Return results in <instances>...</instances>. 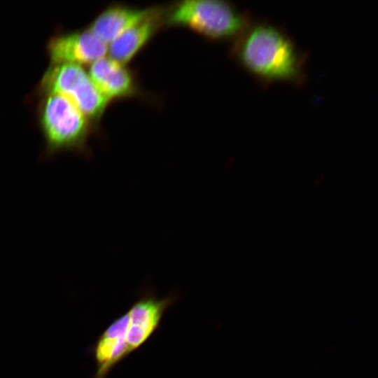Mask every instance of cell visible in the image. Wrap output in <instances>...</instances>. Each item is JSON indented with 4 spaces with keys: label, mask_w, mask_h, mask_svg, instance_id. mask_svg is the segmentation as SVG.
<instances>
[{
    "label": "cell",
    "mask_w": 378,
    "mask_h": 378,
    "mask_svg": "<svg viewBox=\"0 0 378 378\" xmlns=\"http://www.w3.org/2000/svg\"><path fill=\"white\" fill-rule=\"evenodd\" d=\"M234 60L260 85L300 87L307 80L308 55L281 27L253 20L231 49Z\"/></svg>",
    "instance_id": "6da1fadb"
},
{
    "label": "cell",
    "mask_w": 378,
    "mask_h": 378,
    "mask_svg": "<svg viewBox=\"0 0 378 378\" xmlns=\"http://www.w3.org/2000/svg\"><path fill=\"white\" fill-rule=\"evenodd\" d=\"M36 119L45 142L43 159L66 151L86 157L90 155L88 141L92 123L64 96H40Z\"/></svg>",
    "instance_id": "7a4b0ae2"
},
{
    "label": "cell",
    "mask_w": 378,
    "mask_h": 378,
    "mask_svg": "<svg viewBox=\"0 0 378 378\" xmlns=\"http://www.w3.org/2000/svg\"><path fill=\"white\" fill-rule=\"evenodd\" d=\"M253 20L248 11L227 1L186 0L172 6L164 22L189 28L211 40L234 41Z\"/></svg>",
    "instance_id": "3957f363"
},
{
    "label": "cell",
    "mask_w": 378,
    "mask_h": 378,
    "mask_svg": "<svg viewBox=\"0 0 378 378\" xmlns=\"http://www.w3.org/2000/svg\"><path fill=\"white\" fill-rule=\"evenodd\" d=\"M36 94H59L69 99L92 123L102 117L109 102L83 67L75 64L50 65L38 83Z\"/></svg>",
    "instance_id": "277c9868"
},
{
    "label": "cell",
    "mask_w": 378,
    "mask_h": 378,
    "mask_svg": "<svg viewBox=\"0 0 378 378\" xmlns=\"http://www.w3.org/2000/svg\"><path fill=\"white\" fill-rule=\"evenodd\" d=\"M107 50V44L88 29L56 33L46 45L50 65L91 64L104 57Z\"/></svg>",
    "instance_id": "5b68a950"
},
{
    "label": "cell",
    "mask_w": 378,
    "mask_h": 378,
    "mask_svg": "<svg viewBox=\"0 0 378 378\" xmlns=\"http://www.w3.org/2000/svg\"><path fill=\"white\" fill-rule=\"evenodd\" d=\"M175 301L174 295L158 298L146 295L127 311L126 341L130 354L143 345L160 326L167 309Z\"/></svg>",
    "instance_id": "8992f818"
},
{
    "label": "cell",
    "mask_w": 378,
    "mask_h": 378,
    "mask_svg": "<svg viewBox=\"0 0 378 378\" xmlns=\"http://www.w3.org/2000/svg\"><path fill=\"white\" fill-rule=\"evenodd\" d=\"M88 74L108 102L132 97L137 92L136 83L132 71L125 64L110 57H104L92 63Z\"/></svg>",
    "instance_id": "52a82bcc"
},
{
    "label": "cell",
    "mask_w": 378,
    "mask_h": 378,
    "mask_svg": "<svg viewBox=\"0 0 378 378\" xmlns=\"http://www.w3.org/2000/svg\"><path fill=\"white\" fill-rule=\"evenodd\" d=\"M128 314L113 321L100 335L92 352L96 364L93 378H106L110 371L130 354L126 335Z\"/></svg>",
    "instance_id": "ba28073f"
},
{
    "label": "cell",
    "mask_w": 378,
    "mask_h": 378,
    "mask_svg": "<svg viewBox=\"0 0 378 378\" xmlns=\"http://www.w3.org/2000/svg\"><path fill=\"white\" fill-rule=\"evenodd\" d=\"M157 8L109 6L93 20L88 29L105 43H110L127 29L149 17Z\"/></svg>",
    "instance_id": "9c48e42d"
},
{
    "label": "cell",
    "mask_w": 378,
    "mask_h": 378,
    "mask_svg": "<svg viewBox=\"0 0 378 378\" xmlns=\"http://www.w3.org/2000/svg\"><path fill=\"white\" fill-rule=\"evenodd\" d=\"M162 10H156L147 18L133 25L109 43V57L125 64L148 43L164 22Z\"/></svg>",
    "instance_id": "30bf717a"
}]
</instances>
